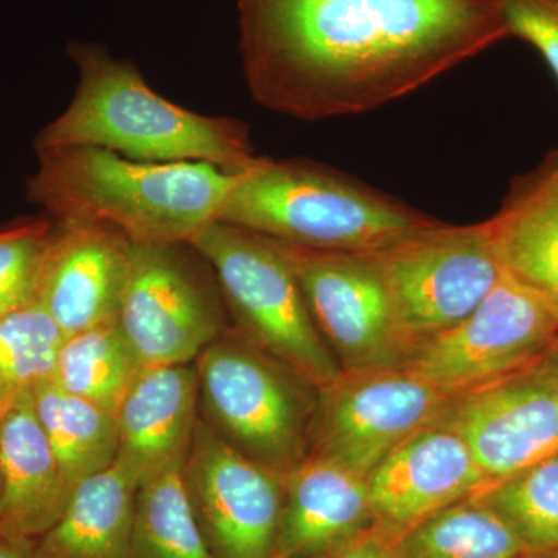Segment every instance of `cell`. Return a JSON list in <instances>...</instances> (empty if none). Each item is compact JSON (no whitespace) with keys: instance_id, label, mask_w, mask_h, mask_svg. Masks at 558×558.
<instances>
[{"instance_id":"obj_2","label":"cell","mask_w":558,"mask_h":558,"mask_svg":"<svg viewBox=\"0 0 558 558\" xmlns=\"http://www.w3.org/2000/svg\"><path fill=\"white\" fill-rule=\"evenodd\" d=\"M27 197L60 222L106 223L135 244H190L220 213L241 174L204 161H140L97 146L36 150Z\"/></svg>"},{"instance_id":"obj_34","label":"cell","mask_w":558,"mask_h":558,"mask_svg":"<svg viewBox=\"0 0 558 558\" xmlns=\"http://www.w3.org/2000/svg\"><path fill=\"white\" fill-rule=\"evenodd\" d=\"M553 2H556V3H558V0H553Z\"/></svg>"},{"instance_id":"obj_27","label":"cell","mask_w":558,"mask_h":558,"mask_svg":"<svg viewBox=\"0 0 558 558\" xmlns=\"http://www.w3.org/2000/svg\"><path fill=\"white\" fill-rule=\"evenodd\" d=\"M53 219H31L0 229V318L36 303L40 266Z\"/></svg>"},{"instance_id":"obj_3","label":"cell","mask_w":558,"mask_h":558,"mask_svg":"<svg viewBox=\"0 0 558 558\" xmlns=\"http://www.w3.org/2000/svg\"><path fill=\"white\" fill-rule=\"evenodd\" d=\"M80 70L73 100L36 135L35 150L97 146L140 161H204L241 174L258 163L241 121L201 116L150 89L132 62L70 44Z\"/></svg>"},{"instance_id":"obj_22","label":"cell","mask_w":558,"mask_h":558,"mask_svg":"<svg viewBox=\"0 0 558 558\" xmlns=\"http://www.w3.org/2000/svg\"><path fill=\"white\" fill-rule=\"evenodd\" d=\"M143 368L117 319L65 337L51 380L117 416L121 400Z\"/></svg>"},{"instance_id":"obj_6","label":"cell","mask_w":558,"mask_h":558,"mask_svg":"<svg viewBox=\"0 0 558 558\" xmlns=\"http://www.w3.org/2000/svg\"><path fill=\"white\" fill-rule=\"evenodd\" d=\"M191 247L218 279L234 332L322 389L343 376L319 336L295 274L269 238L209 223Z\"/></svg>"},{"instance_id":"obj_14","label":"cell","mask_w":558,"mask_h":558,"mask_svg":"<svg viewBox=\"0 0 558 558\" xmlns=\"http://www.w3.org/2000/svg\"><path fill=\"white\" fill-rule=\"evenodd\" d=\"M131 244L106 223L53 220L36 303L49 312L65 337L119 319Z\"/></svg>"},{"instance_id":"obj_30","label":"cell","mask_w":558,"mask_h":558,"mask_svg":"<svg viewBox=\"0 0 558 558\" xmlns=\"http://www.w3.org/2000/svg\"><path fill=\"white\" fill-rule=\"evenodd\" d=\"M0 558H35V542L0 535Z\"/></svg>"},{"instance_id":"obj_23","label":"cell","mask_w":558,"mask_h":558,"mask_svg":"<svg viewBox=\"0 0 558 558\" xmlns=\"http://www.w3.org/2000/svg\"><path fill=\"white\" fill-rule=\"evenodd\" d=\"M398 558H519L508 524L469 498L389 537Z\"/></svg>"},{"instance_id":"obj_29","label":"cell","mask_w":558,"mask_h":558,"mask_svg":"<svg viewBox=\"0 0 558 558\" xmlns=\"http://www.w3.org/2000/svg\"><path fill=\"white\" fill-rule=\"evenodd\" d=\"M315 558H398L389 543L388 535L379 529L355 538L354 542Z\"/></svg>"},{"instance_id":"obj_12","label":"cell","mask_w":558,"mask_h":558,"mask_svg":"<svg viewBox=\"0 0 558 558\" xmlns=\"http://www.w3.org/2000/svg\"><path fill=\"white\" fill-rule=\"evenodd\" d=\"M182 476L213 558H274L282 476L233 449L201 416Z\"/></svg>"},{"instance_id":"obj_17","label":"cell","mask_w":558,"mask_h":558,"mask_svg":"<svg viewBox=\"0 0 558 558\" xmlns=\"http://www.w3.org/2000/svg\"><path fill=\"white\" fill-rule=\"evenodd\" d=\"M199 418L194 363L145 366L117 411V461L135 480L183 464Z\"/></svg>"},{"instance_id":"obj_31","label":"cell","mask_w":558,"mask_h":558,"mask_svg":"<svg viewBox=\"0 0 558 558\" xmlns=\"http://www.w3.org/2000/svg\"><path fill=\"white\" fill-rule=\"evenodd\" d=\"M539 368H542L543 373L553 380V384L556 385L558 389V336L557 339L553 341L548 351L545 352L542 360L538 362Z\"/></svg>"},{"instance_id":"obj_28","label":"cell","mask_w":558,"mask_h":558,"mask_svg":"<svg viewBox=\"0 0 558 558\" xmlns=\"http://www.w3.org/2000/svg\"><path fill=\"white\" fill-rule=\"evenodd\" d=\"M510 36L543 54L558 80V3L553 0H502Z\"/></svg>"},{"instance_id":"obj_4","label":"cell","mask_w":558,"mask_h":558,"mask_svg":"<svg viewBox=\"0 0 558 558\" xmlns=\"http://www.w3.org/2000/svg\"><path fill=\"white\" fill-rule=\"evenodd\" d=\"M219 222L301 248L374 253L436 220L323 165L259 159Z\"/></svg>"},{"instance_id":"obj_9","label":"cell","mask_w":558,"mask_h":558,"mask_svg":"<svg viewBox=\"0 0 558 558\" xmlns=\"http://www.w3.org/2000/svg\"><path fill=\"white\" fill-rule=\"evenodd\" d=\"M190 244H131L119 325L143 366L190 365L231 328L215 274Z\"/></svg>"},{"instance_id":"obj_33","label":"cell","mask_w":558,"mask_h":558,"mask_svg":"<svg viewBox=\"0 0 558 558\" xmlns=\"http://www.w3.org/2000/svg\"><path fill=\"white\" fill-rule=\"evenodd\" d=\"M519 558H558V548L537 550V553H523Z\"/></svg>"},{"instance_id":"obj_15","label":"cell","mask_w":558,"mask_h":558,"mask_svg":"<svg viewBox=\"0 0 558 558\" xmlns=\"http://www.w3.org/2000/svg\"><path fill=\"white\" fill-rule=\"evenodd\" d=\"M488 480L464 439L436 422L391 451L368 476L376 529L388 537L475 497Z\"/></svg>"},{"instance_id":"obj_32","label":"cell","mask_w":558,"mask_h":558,"mask_svg":"<svg viewBox=\"0 0 558 558\" xmlns=\"http://www.w3.org/2000/svg\"><path fill=\"white\" fill-rule=\"evenodd\" d=\"M16 399L17 398H14V396L0 391V421H2L3 416L9 413V410L13 407V403L16 402Z\"/></svg>"},{"instance_id":"obj_19","label":"cell","mask_w":558,"mask_h":558,"mask_svg":"<svg viewBox=\"0 0 558 558\" xmlns=\"http://www.w3.org/2000/svg\"><path fill=\"white\" fill-rule=\"evenodd\" d=\"M488 223L506 274L558 311V153L513 180Z\"/></svg>"},{"instance_id":"obj_26","label":"cell","mask_w":558,"mask_h":558,"mask_svg":"<svg viewBox=\"0 0 558 558\" xmlns=\"http://www.w3.org/2000/svg\"><path fill=\"white\" fill-rule=\"evenodd\" d=\"M65 333L38 303L0 318V391L20 398L51 380Z\"/></svg>"},{"instance_id":"obj_24","label":"cell","mask_w":558,"mask_h":558,"mask_svg":"<svg viewBox=\"0 0 558 558\" xmlns=\"http://www.w3.org/2000/svg\"><path fill=\"white\" fill-rule=\"evenodd\" d=\"M183 464L171 465L140 481L132 558H213L191 509L183 484Z\"/></svg>"},{"instance_id":"obj_25","label":"cell","mask_w":558,"mask_h":558,"mask_svg":"<svg viewBox=\"0 0 558 558\" xmlns=\"http://www.w3.org/2000/svg\"><path fill=\"white\" fill-rule=\"evenodd\" d=\"M472 498L508 524L524 553L558 548V453Z\"/></svg>"},{"instance_id":"obj_18","label":"cell","mask_w":558,"mask_h":558,"mask_svg":"<svg viewBox=\"0 0 558 558\" xmlns=\"http://www.w3.org/2000/svg\"><path fill=\"white\" fill-rule=\"evenodd\" d=\"M72 494L31 392L22 395L0 421V535L35 542L61 519Z\"/></svg>"},{"instance_id":"obj_8","label":"cell","mask_w":558,"mask_h":558,"mask_svg":"<svg viewBox=\"0 0 558 558\" xmlns=\"http://www.w3.org/2000/svg\"><path fill=\"white\" fill-rule=\"evenodd\" d=\"M558 336V311L502 274L476 310L411 349L402 368L454 399L537 365Z\"/></svg>"},{"instance_id":"obj_13","label":"cell","mask_w":558,"mask_h":558,"mask_svg":"<svg viewBox=\"0 0 558 558\" xmlns=\"http://www.w3.org/2000/svg\"><path fill=\"white\" fill-rule=\"evenodd\" d=\"M439 421L464 439L488 483L558 453V389L538 363L451 399Z\"/></svg>"},{"instance_id":"obj_16","label":"cell","mask_w":558,"mask_h":558,"mask_svg":"<svg viewBox=\"0 0 558 558\" xmlns=\"http://www.w3.org/2000/svg\"><path fill=\"white\" fill-rule=\"evenodd\" d=\"M284 501L274 558H315L376 529L368 480L310 457L282 476Z\"/></svg>"},{"instance_id":"obj_7","label":"cell","mask_w":558,"mask_h":558,"mask_svg":"<svg viewBox=\"0 0 558 558\" xmlns=\"http://www.w3.org/2000/svg\"><path fill=\"white\" fill-rule=\"evenodd\" d=\"M374 255L407 355L472 314L505 274L488 220L461 227L436 220Z\"/></svg>"},{"instance_id":"obj_10","label":"cell","mask_w":558,"mask_h":558,"mask_svg":"<svg viewBox=\"0 0 558 558\" xmlns=\"http://www.w3.org/2000/svg\"><path fill=\"white\" fill-rule=\"evenodd\" d=\"M271 241L295 274L319 336L343 374L403 365L405 347L374 253L323 252Z\"/></svg>"},{"instance_id":"obj_20","label":"cell","mask_w":558,"mask_h":558,"mask_svg":"<svg viewBox=\"0 0 558 558\" xmlns=\"http://www.w3.org/2000/svg\"><path fill=\"white\" fill-rule=\"evenodd\" d=\"M137 487L119 462L81 481L61 519L35 539V558H132Z\"/></svg>"},{"instance_id":"obj_21","label":"cell","mask_w":558,"mask_h":558,"mask_svg":"<svg viewBox=\"0 0 558 558\" xmlns=\"http://www.w3.org/2000/svg\"><path fill=\"white\" fill-rule=\"evenodd\" d=\"M33 411L70 487L116 464L119 425L110 411L44 381L31 392Z\"/></svg>"},{"instance_id":"obj_11","label":"cell","mask_w":558,"mask_h":558,"mask_svg":"<svg viewBox=\"0 0 558 558\" xmlns=\"http://www.w3.org/2000/svg\"><path fill=\"white\" fill-rule=\"evenodd\" d=\"M450 398L405 368L343 374L319 389L311 457L368 480L400 444L436 424Z\"/></svg>"},{"instance_id":"obj_5","label":"cell","mask_w":558,"mask_h":558,"mask_svg":"<svg viewBox=\"0 0 558 558\" xmlns=\"http://www.w3.org/2000/svg\"><path fill=\"white\" fill-rule=\"evenodd\" d=\"M199 416L252 461L279 476L311 457L319 388L253 348L233 328L194 362Z\"/></svg>"},{"instance_id":"obj_1","label":"cell","mask_w":558,"mask_h":558,"mask_svg":"<svg viewBox=\"0 0 558 558\" xmlns=\"http://www.w3.org/2000/svg\"><path fill=\"white\" fill-rule=\"evenodd\" d=\"M245 80L317 121L399 100L509 38L502 0H240Z\"/></svg>"}]
</instances>
